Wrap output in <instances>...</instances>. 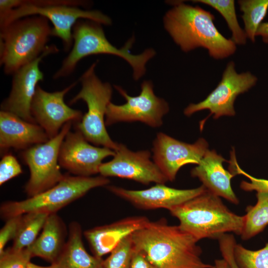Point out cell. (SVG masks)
<instances>
[{
  "label": "cell",
  "mask_w": 268,
  "mask_h": 268,
  "mask_svg": "<svg viewBox=\"0 0 268 268\" xmlns=\"http://www.w3.org/2000/svg\"><path fill=\"white\" fill-rule=\"evenodd\" d=\"M132 238L134 249L157 268H215L202 261L198 241L164 218L150 221Z\"/></svg>",
  "instance_id": "6da1fadb"
},
{
  "label": "cell",
  "mask_w": 268,
  "mask_h": 268,
  "mask_svg": "<svg viewBox=\"0 0 268 268\" xmlns=\"http://www.w3.org/2000/svg\"><path fill=\"white\" fill-rule=\"evenodd\" d=\"M172 3L173 7L163 17L164 26L183 51L188 52L202 47L217 60L235 53L236 44L219 31L213 22L215 17L210 12L182 1Z\"/></svg>",
  "instance_id": "7a4b0ae2"
},
{
  "label": "cell",
  "mask_w": 268,
  "mask_h": 268,
  "mask_svg": "<svg viewBox=\"0 0 268 268\" xmlns=\"http://www.w3.org/2000/svg\"><path fill=\"white\" fill-rule=\"evenodd\" d=\"M179 226L197 241L218 239L227 233L240 235L244 217L231 211L220 198L207 190L169 210Z\"/></svg>",
  "instance_id": "3957f363"
},
{
  "label": "cell",
  "mask_w": 268,
  "mask_h": 268,
  "mask_svg": "<svg viewBox=\"0 0 268 268\" xmlns=\"http://www.w3.org/2000/svg\"><path fill=\"white\" fill-rule=\"evenodd\" d=\"M101 25L88 20L77 21L72 30V48L54 74V79L69 75L81 59L99 54L115 55L124 59L132 67L133 78L136 80L145 74V66L155 55V51L147 49L140 54H132L131 49L134 42V37L130 38L122 48H118L107 40Z\"/></svg>",
  "instance_id": "277c9868"
},
{
  "label": "cell",
  "mask_w": 268,
  "mask_h": 268,
  "mask_svg": "<svg viewBox=\"0 0 268 268\" xmlns=\"http://www.w3.org/2000/svg\"><path fill=\"white\" fill-rule=\"evenodd\" d=\"M16 8L0 18V28L20 18L39 15L53 25L52 36L61 39L64 50L72 46V30L78 20L84 19L110 25L111 18L97 10L83 9L89 2L82 0H16Z\"/></svg>",
  "instance_id": "5b68a950"
},
{
  "label": "cell",
  "mask_w": 268,
  "mask_h": 268,
  "mask_svg": "<svg viewBox=\"0 0 268 268\" xmlns=\"http://www.w3.org/2000/svg\"><path fill=\"white\" fill-rule=\"evenodd\" d=\"M46 18L33 15L0 28V64L6 74H13L38 58L49 47L52 27Z\"/></svg>",
  "instance_id": "8992f818"
},
{
  "label": "cell",
  "mask_w": 268,
  "mask_h": 268,
  "mask_svg": "<svg viewBox=\"0 0 268 268\" xmlns=\"http://www.w3.org/2000/svg\"><path fill=\"white\" fill-rule=\"evenodd\" d=\"M110 180L102 176L81 177L65 174L55 186L36 196L21 201H5L0 213L5 220L30 212L57 213L61 209L84 196L92 189L107 186Z\"/></svg>",
  "instance_id": "52a82bcc"
},
{
  "label": "cell",
  "mask_w": 268,
  "mask_h": 268,
  "mask_svg": "<svg viewBox=\"0 0 268 268\" xmlns=\"http://www.w3.org/2000/svg\"><path fill=\"white\" fill-rule=\"evenodd\" d=\"M97 61L93 63L81 75V88L69 101L72 104L79 100L87 104L88 111L81 120L75 124L79 131L89 142L115 151L119 143L114 142L107 132L105 115L112 95V88L108 82H102L95 73Z\"/></svg>",
  "instance_id": "ba28073f"
},
{
  "label": "cell",
  "mask_w": 268,
  "mask_h": 268,
  "mask_svg": "<svg viewBox=\"0 0 268 268\" xmlns=\"http://www.w3.org/2000/svg\"><path fill=\"white\" fill-rule=\"evenodd\" d=\"M72 122L65 124L55 137L45 143L33 145L21 153V157L28 166L29 179L24 190L29 197L39 194L56 185L64 177L59 163L61 144Z\"/></svg>",
  "instance_id": "9c48e42d"
},
{
  "label": "cell",
  "mask_w": 268,
  "mask_h": 268,
  "mask_svg": "<svg viewBox=\"0 0 268 268\" xmlns=\"http://www.w3.org/2000/svg\"><path fill=\"white\" fill-rule=\"evenodd\" d=\"M115 89L125 98L127 102L122 105L110 102L105 115L106 126L119 122H140L147 125L157 128L162 126V118L169 110L168 103L156 96L150 81H144L141 84V91L138 96H131L121 86Z\"/></svg>",
  "instance_id": "30bf717a"
},
{
  "label": "cell",
  "mask_w": 268,
  "mask_h": 268,
  "mask_svg": "<svg viewBox=\"0 0 268 268\" xmlns=\"http://www.w3.org/2000/svg\"><path fill=\"white\" fill-rule=\"evenodd\" d=\"M257 81V77L249 71L238 73L234 62L231 61L227 64L216 87L204 100L190 104L185 109L184 113L190 116L196 112L208 110L214 119L233 116L235 115L234 104L237 97L249 90Z\"/></svg>",
  "instance_id": "8fae6325"
},
{
  "label": "cell",
  "mask_w": 268,
  "mask_h": 268,
  "mask_svg": "<svg viewBox=\"0 0 268 268\" xmlns=\"http://www.w3.org/2000/svg\"><path fill=\"white\" fill-rule=\"evenodd\" d=\"M74 82L61 91L50 92L39 85L31 104L30 111L35 122L44 130L49 139L58 134L67 122H79L82 112L70 108L64 101L65 95L76 84Z\"/></svg>",
  "instance_id": "7c38bea8"
},
{
  "label": "cell",
  "mask_w": 268,
  "mask_h": 268,
  "mask_svg": "<svg viewBox=\"0 0 268 268\" xmlns=\"http://www.w3.org/2000/svg\"><path fill=\"white\" fill-rule=\"evenodd\" d=\"M114 158L99 167L101 176L128 179L148 185L151 183L165 184L168 181L154 162L150 159L148 150L134 152L119 143Z\"/></svg>",
  "instance_id": "4fadbf2b"
},
{
  "label": "cell",
  "mask_w": 268,
  "mask_h": 268,
  "mask_svg": "<svg viewBox=\"0 0 268 268\" xmlns=\"http://www.w3.org/2000/svg\"><path fill=\"white\" fill-rule=\"evenodd\" d=\"M58 52L56 45L49 46L38 58L13 74L11 91L0 105L1 111L11 113L26 121L36 123L31 115L30 107L38 83L44 79L39 64L44 58Z\"/></svg>",
  "instance_id": "5bb4252c"
},
{
  "label": "cell",
  "mask_w": 268,
  "mask_h": 268,
  "mask_svg": "<svg viewBox=\"0 0 268 268\" xmlns=\"http://www.w3.org/2000/svg\"><path fill=\"white\" fill-rule=\"evenodd\" d=\"M208 147L203 138L190 144L159 133L153 142V159L168 181L172 182L182 166L190 163L198 165Z\"/></svg>",
  "instance_id": "9a60e30c"
},
{
  "label": "cell",
  "mask_w": 268,
  "mask_h": 268,
  "mask_svg": "<svg viewBox=\"0 0 268 268\" xmlns=\"http://www.w3.org/2000/svg\"><path fill=\"white\" fill-rule=\"evenodd\" d=\"M114 150L105 147L91 145L82 134L76 130L69 131L60 147V166L77 176L91 177L99 172L105 158L114 156Z\"/></svg>",
  "instance_id": "2e32d148"
},
{
  "label": "cell",
  "mask_w": 268,
  "mask_h": 268,
  "mask_svg": "<svg viewBox=\"0 0 268 268\" xmlns=\"http://www.w3.org/2000/svg\"><path fill=\"white\" fill-rule=\"evenodd\" d=\"M106 187L111 193L138 208L145 210L165 208L169 211L206 190L203 185L191 189H178L167 187L164 184H156L148 189L141 190H128L115 186Z\"/></svg>",
  "instance_id": "e0dca14e"
},
{
  "label": "cell",
  "mask_w": 268,
  "mask_h": 268,
  "mask_svg": "<svg viewBox=\"0 0 268 268\" xmlns=\"http://www.w3.org/2000/svg\"><path fill=\"white\" fill-rule=\"evenodd\" d=\"M150 220L145 216H134L84 231L95 256L101 258L110 253L125 238L145 227Z\"/></svg>",
  "instance_id": "ac0fdd59"
},
{
  "label": "cell",
  "mask_w": 268,
  "mask_h": 268,
  "mask_svg": "<svg viewBox=\"0 0 268 268\" xmlns=\"http://www.w3.org/2000/svg\"><path fill=\"white\" fill-rule=\"evenodd\" d=\"M49 139L39 125L26 121L11 113L0 110L1 152H6L9 148L24 150Z\"/></svg>",
  "instance_id": "d6986e66"
},
{
  "label": "cell",
  "mask_w": 268,
  "mask_h": 268,
  "mask_svg": "<svg viewBox=\"0 0 268 268\" xmlns=\"http://www.w3.org/2000/svg\"><path fill=\"white\" fill-rule=\"evenodd\" d=\"M226 160L215 150L208 149L200 163L192 169L191 174L198 178L208 191L238 204L239 201L231 183L235 175L224 168L223 163Z\"/></svg>",
  "instance_id": "ffe728a7"
},
{
  "label": "cell",
  "mask_w": 268,
  "mask_h": 268,
  "mask_svg": "<svg viewBox=\"0 0 268 268\" xmlns=\"http://www.w3.org/2000/svg\"><path fill=\"white\" fill-rule=\"evenodd\" d=\"M68 229L57 213L48 215L41 234L28 248L32 257H40L55 264L66 243Z\"/></svg>",
  "instance_id": "44dd1931"
},
{
  "label": "cell",
  "mask_w": 268,
  "mask_h": 268,
  "mask_svg": "<svg viewBox=\"0 0 268 268\" xmlns=\"http://www.w3.org/2000/svg\"><path fill=\"white\" fill-rule=\"evenodd\" d=\"M81 225L71 222L68 228L66 243L56 264L59 268H104V260L90 255L84 248Z\"/></svg>",
  "instance_id": "7402d4cb"
},
{
  "label": "cell",
  "mask_w": 268,
  "mask_h": 268,
  "mask_svg": "<svg viewBox=\"0 0 268 268\" xmlns=\"http://www.w3.org/2000/svg\"><path fill=\"white\" fill-rule=\"evenodd\" d=\"M257 201L254 205L246 209L244 226L241 237L248 240L262 232L268 225V192H259Z\"/></svg>",
  "instance_id": "603a6c76"
},
{
  "label": "cell",
  "mask_w": 268,
  "mask_h": 268,
  "mask_svg": "<svg viewBox=\"0 0 268 268\" xmlns=\"http://www.w3.org/2000/svg\"><path fill=\"white\" fill-rule=\"evenodd\" d=\"M50 214L30 212L21 215L12 247L22 249L30 246L38 237Z\"/></svg>",
  "instance_id": "cb8c5ba5"
},
{
  "label": "cell",
  "mask_w": 268,
  "mask_h": 268,
  "mask_svg": "<svg viewBox=\"0 0 268 268\" xmlns=\"http://www.w3.org/2000/svg\"><path fill=\"white\" fill-rule=\"evenodd\" d=\"M241 17L244 23L247 37L255 42L257 30L266 17L268 10V0H239Z\"/></svg>",
  "instance_id": "d4e9b609"
},
{
  "label": "cell",
  "mask_w": 268,
  "mask_h": 268,
  "mask_svg": "<svg viewBox=\"0 0 268 268\" xmlns=\"http://www.w3.org/2000/svg\"><path fill=\"white\" fill-rule=\"evenodd\" d=\"M199 2L208 5L219 12L225 19L232 32L231 39L236 44L240 45L246 43L247 36L237 20L235 1L233 0H196Z\"/></svg>",
  "instance_id": "484cf974"
},
{
  "label": "cell",
  "mask_w": 268,
  "mask_h": 268,
  "mask_svg": "<svg viewBox=\"0 0 268 268\" xmlns=\"http://www.w3.org/2000/svg\"><path fill=\"white\" fill-rule=\"evenodd\" d=\"M233 254L239 268H268V243L263 248L256 251L236 243Z\"/></svg>",
  "instance_id": "4316f807"
},
{
  "label": "cell",
  "mask_w": 268,
  "mask_h": 268,
  "mask_svg": "<svg viewBox=\"0 0 268 268\" xmlns=\"http://www.w3.org/2000/svg\"><path fill=\"white\" fill-rule=\"evenodd\" d=\"M132 235L121 241L104 260V268H131L134 252Z\"/></svg>",
  "instance_id": "83f0119b"
},
{
  "label": "cell",
  "mask_w": 268,
  "mask_h": 268,
  "mask_svg": "<svg viewBox=\"0 0 268 268\" xmlns=\"http://www.w3.org/2000/svg\"><path fill=\"white\" fill-rule=\"evenodd\" d=\"M32 258L28 247L22 249L8 248L0 254V268H26Z\"/></svg>",
  "instance_id": "f1b7e54d"
},
{
  "label": "cell",
  "mask_w": 268,
  "mask_h": 268,
  "mask_svg": "<svg viewBox=\"0 0 268 268\" xmlns=\"http://www.w3.org/2000/svg\"><path fill=\"white\" fill-rule=\"evenodd\" d=\"M229 171L236 175L241 174L247 177L250 182L242 181L240 183V188L244 191L251 192H268V180L257 178L243 171L238 165L235 154L231 155L229 162Z\"/></svg>",
  "instance_id": "f546056e"
},
{
  "label": "cell",
  "mask_w": 268,
  "mask_h": 268,
  "mask_svg": "<svg viewBox=\"0 0 268 268\" xmlns=\"http://www.w3.org/2000/svg\"><path fill=\"white\" fill-rule=\"evenodd\" d=\"M22 172L21 165L15 157L10 153L5 154L0 162V186Z\"/></svg>",
  "instance_id": "4dcf8cb0"
},
{
  "label": "cell",
  "mask_w": 268,
  "mask_h": 268,
  "mask_svg": "<svg viewBox=\"0 0 268 268\" xmlns=\"http://www.w3.org/2000/svg\"><path fill=\"white\" fill-rule=\"evenodd\" d=\"M219 249L223 259L227 261L230 268H239L233 254L234 248L237 243L232 234H225L218 239Z\"/></svg>",
  "instance_id": "1f68e13d"
},
{
  "label": "cell",
  "mask_w": 268,
  "mask_h": 268,
  "mask_svg": "<svg viewBox=\"0 0 268 268\" xmlns=\"http://www.w3.org/2000/svg\"><path fill=\"white\" fill-rule=\"evenodd\" d=\"M21 215L10 217L0 230V254L4 250L7 242L15 236Z\"/></svg>",
  "instance_id": "d6a6232c"
},
{
  "label": "cell",
  "mask_w": 268,
  "mask_h": 268,
  "mask_svg": "<svg viewBox=\"0 0 268 268\" xmlns=\"http://www.w3.org/2000/svg\"><path fill=\"white\" fill-rule=\"evenodd\" d=\"M131 268H157L150 263L140 252L134 249Z\"/></svg>",
  "instance_id": "836d02e7"
},
{
  "label": "cell",
  "mask_w": 268,
  "mask_h": 268,
  "mask_svg": "<svg viewBox=\"0 0 268 268\" xmlns=\"http://www.w3.org/2000/svg\"><path fill=\"white\" fill-rule=\"evenodd\" d=\"M256 36H261L263 41L268 43V22H262L259 26Z\"/></svg>",
  "instance_id": "e575fe53"
},
{
  "label": "cell",
  "mask_w": 268,
  "mask_h": 268,
  "mask_svg": "<svg viewBox=\"0 0 268 268\" xmlns=\"http://www.w3.org/2000/svg\"><path fill=\"white\" fill-rule=\"evenodd\" d=\"M215 268H230V267L224 259H217L214 261Z\"/></svg>",
  "instance_id": "d590c367"
},
{
  "label": "cell",
  "mask_w": 268,
  "mask_h": 268,
  "mask_svg": "<svg viewBox=\"0 0 268 268\" xmlns=\"http://www.w3.org/2000/svg\"><path fill=\"white\" fill-rule=\"evenodd\" d=\"M26 268H59L56 264H52L49 266L43 267L35 265L31 262L29 263Z\"/></svg>",
  "instance_id": "8d00e7d4"
}]
</instances>
